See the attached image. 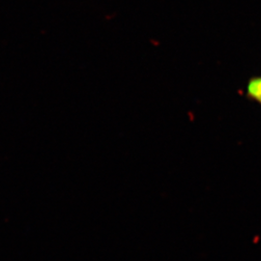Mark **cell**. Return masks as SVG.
Here are the masks:
<instances>
[{"label": "cell", "mask_w": 261, "mask_h": 261, "mask_svg": "<svg viewBox=\"0 0 261 261\" xmlns=\"http://www.w3.org/2000/svg\"><path fill=\"white\" fill-rule=\"evenodd\" d=\"M246 94L253 102L261 105V75L254 76L249 81Z\"/></svg>", "instance_id": "6da1fadb"}]
</instances>
